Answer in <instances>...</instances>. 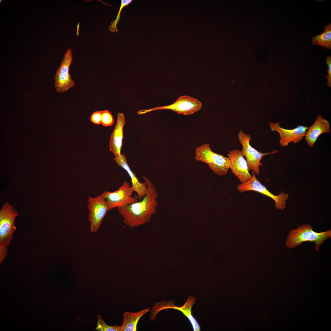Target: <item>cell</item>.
Wrapping results in <instances>:
<instances>
[{
	"label": "cell",
	"instance_id": "30bf717a",
	"mask_svg": "<svg viewBox=\"0 0 331 331\" xmlns=\"http://www.w3.org/2000/svg\"><path fill=\"white\" fill-rule=\"evenodd\" d=\"M87 208L89 210V221L90 223V231L96 232L108 211L105 199L101 194L95 197L89 196Z\"/></svg>",
	"mask_w": 331,
	"mask_h": 331
},
{
	"label": "cell",
	"instance_id": "6da1fadb",
	"mask_svg": "<svg viewBox=\"0 0 331 331\" xmlns=\"http://www.w3.org/2000/svg\"><path fill=\"white\" fill-rule=\"evenodd\" d=\"M142 177L147 185L148 190L145 196L141 201L117 208L124 222L131 228L149 223L152 215L156 212L158 205L156 188L147 177L142 176Z\"/></svg>",
	"mask_w": 331,
	"mask_h": 331
},
{
	"label": "cell",
	"instance_id": "4fadbf2b",
	"mask_svg": "<svg viewBox=\"0 0 331 331\" xmlns=\"http://www.w3.org/2000/svg\"><path fill=\"white\" fill-rule=\"evenodd\" d=\"M227 156L230 160V169L239 179L241 183L250 180L252 175L249 173L247 161L241 151L236 149L229 150Z\"/></svg>",
	"mask_w": 331,
	"mask_h": 331
},
{
	"label": "cell",
	"instance_id": "e0dca14e",
	"mask_svg": "<svg viewBox=\"0 0 331 331\" xmlns=\"http://www.w3.org/2000/svg\"><path fill=\"white\" fill-rule=\"evenodd\" d=\"M150 308L145 309L137 312H125L123 316L122 331H135L140 318L148 312Z\"/></svg>",
	"mask_w": 331,
	"mask_h": 331
},
{
	"label": "cell",
	"instance_id": "8fae6325",
	"mask_svg": "<svg viewBox=\"0 0 331 331\" xmlns=\"http://www.w3.org/2000/svg\"><path fill=\"white\" fill-rule=\"evenodd\" d=\"M196 299L189 296L185 304L182 306H175L172 301H161L156 302L153 306L150 311V318L151 320L154 321L157 314L160 311L166 309H173L181 311L189 319L192 325L194 331H200V326L196 320L192 316L191 309L195 304Z\"/></svg>",
	"mask_w": 331,
	"mask_h": 331
},
{
	"label": "cell",
	"instance_id": "ba28073f",
	"mask_svg": "<svg viewBox=\"0 0 331 331\" xmlns=\"http://www.w3.org/2000/svg\"><path fill=\"white\" fill-rule=\"evenodd\" d=\"M72 60L71 50L68 49L59 68L56 70L54 77V87L57 92L64 93L75 85V82L69 73L70 67Z\"/></svg>",
	"mask_w": 331,
	"mask_h": 331
},
{
	"label": "cell",
	"instance_id": "ac0fdd59",
	"mask_svg": "<svg viewBox=\"0 0 331 331\" xmlns=\"http://www.w3.org/2000/svg\"><path fill=\"white\" fill-rule=\"evenodd\" d=\"M312 44L325 47L328 49L331 48V23L325 25L323 32L321 34H316L312 39Z\"/></svg>",
	"mask_w": 331,
	"mask_h": 331
},
{
	"label": "cell",
	"instance_id": "44dd1931",
	"mask_svg": "<svg viewBox=\"0 0 331 331\" xmlns=\"http://www.w3.org/2000/svg\"><path fill=\"white\" fill-rule=\"evenodd\" d=\"M114 122L113 116L108 110L102 111L101 124L105 127L112 126Z\"/></svg>",
	"mask_w": 331,
	"mask_h": 331
},
{
	"label": "cell",
	"instance_id": "7c38bea8",
	"mask_svg": "<svg viewBox=\"0 0 331 331\" xmlns=\"http://www.w3.org/2000/svg\"><path fill=\"white\" fill-rule=\"evenodd\" d=\"M280 124L277 122H270L269 125L272 132L276 131L280 135L279 143L281 146H286L289 143H299L304 137L308 127L299 125L292 129H285L280 126Z\"/></svg>",
	"mask_w": 331,
	"mask_h": 331
},
{
	"label": "cell",
	"instance_id": "5bb4252c",
	"mask_svg": "<svg viewBox=\"0 0 331 331\" xmlns=\"http://www.w3.org/2000/svg\"><path fill=\"white\" fill-rule=\"evenodd\" d=\"M114 160L117 165L125 170L130 176L131 180V188L133 192H135L140 200H142L146 194L148 187L146 183L140 182L138 178L131 170L127 163V159L124 154H121L115 157Z\"/></svg>",
	"mask_w": 331,
	"mask_h": 331
},
{
	"label": "cell",
	"instance_id": "9c48e42d",
	"mask_svg": "<svg viewBox=\"0 0 331 331\" xmlns=\"http://www.w3.org/2000/svg\"><path fill=\"white\" fill-rule=\"evenodd\" d=\"M237 188L238 190L240 193L253 191L268 196L274 200L276 208L281 210L284 209L285 207L286 200L289 198V195L285 193L284 191L282 192L278 195H275L270 192L260 182L255 174L253 172L251 179L247 182L238 184Z\"/></svg>",
	"mask_w": 331,
	"mask_h": 331
},
{
	"label": "cell",
	"instance_id": "52a82bcc",
	"mask_svg": "<svg viewBox=\"0 0 331 331\" xmlns=\"http://www.w3.org/2000/svg\"><path fill=\"white\" fill-rule=\"evenodd\" d=\"M133 192L130 184L124 181L117 190L113 192L105 191L101 194L106 200L109 211L138 202L137 198L132 196Z\"/></svg>",
	"mask_w": 331,
	"mask_h": 331
},
{
	"label": "cell",
	"instance_id": "7a4b0ae2",
	"mask_svg": "<svg viewBox=\"0 0 331 331\" xmlns=\"http://www.w3.org/2000/svg\"><path fill=\"white\" fill-rule=\"evenodd\" d=\"M331 237V230L317 232L309 224H302L291 230L286 240L285 244L289 249L294 248L306 242H314L315 249L319 250L320 246L324 242Z\"/></svg>",
	"mask_w": 331,
	"mask_h": 331
},
{
	"label": "cell",
	"instance_id": "277c9868",
	"mask_svg": "<svg viewBox=\"0 0 331 331\" xmlns=\"http://www.w3.org/2000/svg\"><path fill=\"white\" fill-rule=\"evenodd\" d=\"M195 152V159L207 164L215 174L221 176L227 173L230 169V158L213 152L209 143L196 147Z\"/></svg>",
	"mask_w": 331,
	"mask_h": 331
},
{
	"label": "cell",
	"instance_id": "9a60e30c",
	"mask_svg": "<svg viewBox=\"0 0 331 331\" xmlns=\"http://www.w3.org/2000/svg\"><path fill=\"white\" fill-rule=\"evenodd\" d=\"M330 131L329 122L319 115L314 123L306 131L304 136L305 140L308 146L312 147L321 134H329Z\"/></svg>",
	"mask_w": 331,
	"mask_h": 331
},
{
	"label": "cell",
	"instance_id": "3957f363",
	"mask_svg": "<svg viewBox=\"0 0 331 331\" xmlns=\"http://www.w3.org/2000/svg\"><path fill=\"white\" fill-rule=\"evenodd\" d=\"M17 212L8 202L4 204L0 211V263L7 255V249L16 229L14 224Z\"/></svg>",
	"mask_w": 331,
	"mask_h": 331
},
{
	"label": "cell",
	"instance_id": "5b68a950",
	"mask_svg": "<svg viewBox=\"0 0 331 331\" xmlns=\"http://www.w3.org/2000/svg\"><path fill=\"white\" fill-rule=\"evenodd\" d=\"M238 137L239 143L242 146L241 152L242 155L246 158L249 171L251 170L255 174L259 175V167L262 165L261 161L264 156L274 154L279 151L274 150L270 152L265 153L259 152L253 147L250 144L251 136L245 133L241 130L239 132Z\"/></svg>",
	"mask_w": 331,
	"mask_h": 331
},
{
	"label": "cell",
	"instance_id": "ffe728a7",
	"mask_svg": "<svg viewBox=\"0 0 331 331\" xmlns=\"http://www.w3.org/2000/svg\"><path fill=\"white\" fill-rule=\"evenodd\" d=\"M132 0H121L120 6L116 18L115 20L112 21L111 23V25L109 27L108 29V30L111 32H116L119 33L118 29L117 28L116 26L120 19V14L122 10L124 7L127 6L128 5L131 3L132 2Z\"/></svg>",
	"mask_w": 331,
	"mask_h": 331
},
{
	"label": "cell",
	"instance_id": "603a6c76",
	"mask_svg": "<svg viewBox=\"0 0 331 331\" xmlns=\"http://www.w3.org/2000/svg\"><path fill=\"white\" fill-rule=\"evenodd\" d=\"M326 63L328 66L327 80V85L329 87H331V56H328L326 59Z\"/></svg>",
	"mask_w": 331,
	"mask_h": 331
},
{
	"label": "cell",
	"instance_id": "7402d4cb",
	"mask_svg": "<svg viewBox=\"0 0 331 331\" xmlns=\"http://www.w3.org/2000/svg\"><path fill=\"white\" fill-rule=\"evenodd\" d=\"M102 111L94 112L90 116V121L94 124L100 125L101 124Z\"/></svg>",
	"mask_w": 331,
	"mask_h": 331
},
{
	"label": "cell",
	"instance_id": "d6986e66",
	"mask_svg": "<svg viewBox=\"0 0 331 331\" xmlns=\"http://www.w3.org/2000/svg\"><path fill=\"white\" fill-rule=\"evenodd\" d=\"M97 324L95 329L97 331H122V326L114 325L110 326L107 324L102 319L100 315H97Z\"/></svg>",
	"mask_w": 331,
	"mask_h": 331
},
{
	"label": "cell",
	"instance_id": "2e32d148",
	"mask_svg": "<svg viewBox=\"0 0 331 331\" xmlns=\"http://www.w3.org/2000/svg\"><path fill=\"white\" fill-rule=\"evenodd\" d=\"M126 124L125 116L123 113L117 115V121L115 128L111 134L109 143L110 150L115 157L120 155L123 138V130Z\"/></svg>",
	"mask_w": 331,
	"mask_h": 331
},
{
	"label": "cell",
	"instance_id": "8992f818",
	"mask_svg": "<svg viewBox=\"0 0 331 331\" xmlns=\"http://www.w3.org/2000/svg\"><path fill=\"white\" fill-rule=\"evenodd\" d=\"M202 106V104L199 100L188 96L184 95L179 97L174 103L170 105L140 110L137 113L143 114L152 111L166 109L179 114L189 115L199 111Z\"/></svg>",
	"mask_w": 331,
	"mask_h": 331
}]
</instances>
